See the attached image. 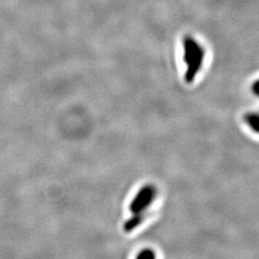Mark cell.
<instances>
[{"label": "cell", "mask_w": 259, "mask_h": 259, "mask_svg": "<svg viewBox=\"0 0 259 259\" xmlns=\"http://www.w3.org/2000/svg\"><path fill=\"white\" fill-rule=\"evenodd\" d=\"M205 49L203 45L192 36H185L183 39V61L185 64L186 83H192L203 68Z\"/></svg>", "instance_id": "cell-1"}, {"label": "cell", "mask_w": 259, "mask_h": 259, "mask_svg": "<svg viewBox=\"0 0 259 259\" xmlns=\"http://www.w3.org/2000/svg\"><path fill=\"white\" fill-rule=\"evenodd\" d=\"M156 196V188L153 185H145L132 201L130 210L133 214H143Z\"/></svg>", "instance_id": "cell-2"}, {"label": "cell", "mask_w": 259, "mask_h": 259, "mask_svg": "<svg viewBox=\"0 0 259 259\" xmlns=\"http://www.w3.org/2000/svg\"><path fill=\"white\" fill-rule=\"evenodd\" d=\"M143 221V214H133L128 221L124 224V231L130 232L134 231L139 224Z\"/></svg>", "instance_id": "cell-3"}, {"label": "cell", "mask_w": 259, "mask_h": 259, "mask_svg": "<svg viewBox=\"0 0 259 259\" xmlns=\"http://www.w3.org/2000/svg\"><path fill=\"white\" fill-rule=\"evenodd\" d=\"M245 121L250 129L259 134V113H248L245 115Z\"/></svg>", "instance_id": "cell-4"}, {"label": "cell", "mask_w": 259, "mask_h": 259, "mask_svg": "<svg viewBox=\"0 0 259 259\" xmlns=\"http://www.w3.org/2000/svg\"><path fill=\"white\" fill-rule=\"evenodd\" d=\"M137 259H156V255L152 250L147 249L142 250L138 255Z\"/></svg>", "instance_id": "cell-5"}, {"label": "cell", "mask_w": 259, "mask_h": 259, "mask_svg": "<svg viewBox=\"0 0 259 259\" xmlns=\"http://www.w3.org/2000/svg\"><path fill=\"white\" fill-rule=\"evenodd\" d=\"M250 90H251V93H253L256 97H259V79L255 80L253 83H251Z\"/></svg>", "instance_id": "cell-6"}]
</instances>
